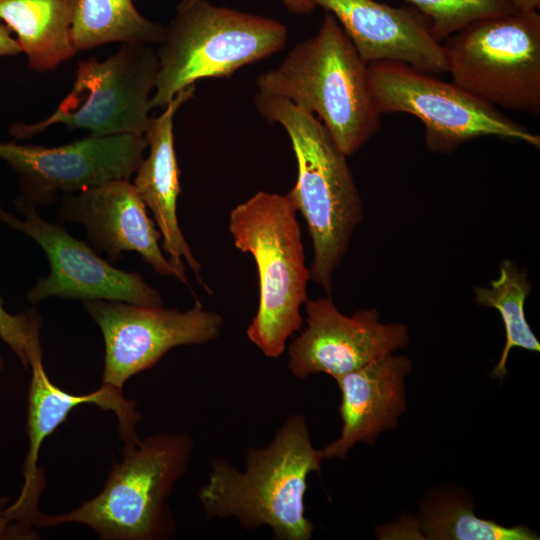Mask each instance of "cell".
Returning a JSON list of instances; mask_svg holds the SVG:
<instances>
[{"instance_id":"6da1fadb","label":"cell","mask_w":540,"mask_h":540,"mask_svg":"<svg viewBox=\"0 0 540 540\" xmlns=\"http://www.w3.org/2000/svg\"><path fill=\"white\" fill-rule=\"evenodd\" d=\"M323 460L305 418L293 414L267 445L248 449L244 470L215 458L198 498L209 520L234 519L246 530L268 527L277 540H310L314 526L305 515L307 479L320 473Z\"/></svg>"},{"instance_id":"7a4b0ae2","label":"cell","mask_w":540,"mask_h":540,"mask_svg":"<svg viewBox=\"0 0 540 540\" xmlns=\"http://www.w3.org/2000/svg\"><path fill=\"white\" fill-rule=\"evenodd\" d=\"M259 113L287 132L297 160V179L288 192L303 215L313 245L310 280L328 295L332 276L363 218L362 200L346 161L322 122L290 101L257 93Z\"/></svg>"},{"instance_id":"3957f363","label":"cell","mask_w":540,"mask_h":540,"mask_svg":"<svg viewBox=\"0 0 540 540\" xmlns=\"http://www.w3.org/2000/svg\"><path fill=\"white\" fill-rule=\"evenodd\" d=\"M367 65L326 12L318 33L294 46L278 67L261 74L256 86L258 93L284 98L317 115L339 149L351 156L380 127Z\"/></svg>"},{"instance_id":"277c9868","label":"cell","mask_w":540,"mask_h":540,"mask_svg":"<svg viewBox=\"0 0 540 540\" xmlns=\"http://www.w3.org/2000/svg\"><path fill=\"white\" fill-rule=\"evenodd\" d=\"M193 440L186 432H159L124 443L102 490L75 509L38 512L36 528L66 523L89 527L102 540H165L176 530L168 499L186 473Z\"/></svg>"},{"instance_id":"5b68a950","label":"cell","mask_w":540,"mask_h":540,"mask_svg":"<svg viewBox=\"0 0 540 540\" xmlns=\"http://www.w3.org/2000/svg\"><path fill=\"white\" fill-rule=\"evenodd\" d=\"M235 247L256 264L259 301L246 329L249 341L268 358L280 357L302 326L310 271L305 263L297 209L287 194L259 191L229 215Z\"/></svg>"},{"instance_id":"8992f818","label":"cell","mask_w":540,"mask_h":540,"mask_svg":"<svg viewBox=\"0 0 540 540\" xmlns=\"http://www.w3.org/2000/svg\"><path fill=\"white\" fill-rule=\"evenodd\" d=\"M287 39L286 26L277 20L208 0H181L158 44L152 108H164L200 79L230 77L281 51Z\"/></svg>"},{"instance_id":"52a82bcc","label":"cell","mask_w":540,"mask_h":540,"mask_svg":"<svg viewBox=\"0 0 540 540\" xmlns=\"http://www.w3.org/2000/svg\"><path fill=\"white\" fill-rule=\"evenodd\" d=\"M442 45L455 84L493 106L540 115L538 11L477 20Z\"/></svg>"},{"instance_id":"ba28073f","label":"cell","mask_w":540,"mask_h":540,"mask_svg":"<svg viewBox=\"0 0 540 540\" xmlns=\"http://www.w3.org/2000/svg\"><path fill=\"white\" fill-rule=\"evenodd\" d=\"M157 71L153 45L122 43L104 60L92 57L78 62L72 88L55 111L37 123H13L9 133L14 140H22L62 124L97 137L144 136Z\"/></svg>"},{"instance_id":"9c48e42d","label":"cell","mask_w":540,"mask_h":540,"mask_svg":"<svg viewBox=\"0 0 540 540\" xmlns=\"http://www.w3.org/2000/svg\"><path fill=\"white\" fill-rule=\"evenodd\" d=\"M367 79L378 112H402L419 118L425 125V143L433 152L450 153L483 136L540 147L539 135L454 82L390 60L369 63Z\"/></svg>"},{"instance_id":"30bf717a","label":"cell","mask_w":540,"mask_h":540,"mask_svg":"<svg viewBox=\"0 0 540 540\" xmlns=\"http://www.w3.org/2000/svg\"><path fill=\"white\" fill-rule=\"evenodd\" d=\"M147 148L144 136H91L58 147L0 143V160L16 174L15 201L48 207L73 194L118 179L130 180Z\"/></svg>"},{"instance_id":"8fae6325","label":"cell","mask_w":540,"mask_h":540,"mask_svg":"<svg viewBox=\"0 0 540 540\" xmlns=\"http://www.w3.org/2000/svg\"><path fill=\"white\" fill-rule=\"evenodd\" d=\"M83 307L104 339L101 383L119 389L172 348L213 341L223 327L222 316L199 302L185 311L108 300L85 301Z\"/></svg>"},{"instance_id":"7c38bea8","label":"cell","mask_w":540,"mask_h":540,"mask_svg":"<svg viewBox=\"0 0 540 540\" xmlns=\"http://www.w3.org/2000/svg\"><path fill=\"white\" fill-rule=\"evenodd\" d=\"M23 218L0 205V221L34 240L45 252L50 272L27 292L26 300L36 305L51 297L119 301L140 306L161 307L162 298L137 272L114 267L86 242L71 236L58 223L43 219L37 209L15 201Z\"/></svg>"},{"instance_id":"4fadbf2b","label":"cell","mask_w":540,"mask_h":540,"mask_svg":"<svg viewBox=\"0 0 540 540\" xmlns=\"http://www.w3.org/2000/svg\"><path fill=\"white\" fill-rule=\"evenodd\" d=\"M306 327L288 346V369L298 379L324 373L334 379L392 354L409 342L401 323H381L376 309L347 316L330 295L305 302Z\"/></svg>"},{"instance_id":"5bb4252c","label":"cell","mask_w":540,"mask_h":540,"mask_svg":"<svg viewBox=\"0 0 540 540\" xmlns=\"http://www.w3.org/2000/svg\"><path fill=\"white\" fill-rule=\"evenodd\" d=\"M59 218L82 224L95 251L117 262L124 252H136L162 276L184 285L188 279L165 257L161 233L147 214V207L130 180L118 179L59 199Z\"/></svg>"},{"instance_id":"9a60e30c","label":"cell","mask_w":540,"mask_h":540,"mask_svg":"<svg viewBox=\"0 0 540 540\" xmlns=\"http://www.w3.org/2000/svg\"><path fill=\"white\" fill-rule=\"evenodd\" d=\"M332 14L367 63L398 61L430 74L447 72L442 43L418 11L374 0H314Z\"/></svg>"},{"instance_id":"2e32d148","label":"cell","mask_w":540,"mask_h":540,"mask_svg":"<svg viewBox=\"0 0 540 540\" xmlns=\"http://www.w3.org/2000/svg\"><path fill=\"white\" fill-rule=\"evenodd\" d=\"M41 343L29 354L31 378L27 395L28 452L23 463L24 483L19 495L41 493L45 486L43 470L38 467L40 448L45 439L61 425L69 413L78 406L95 404L113 412L118 420V431L124 443H136L137 424L141 415L136 404L123 395V389L101 383L87 394H72L56 386L49 379L44 365Z\"/></svg>"},{"instance_id":"e0dca14e","label":"cell","mask_w":540,"mask_h":540,"mask_svg":"<svg viewBox=\"0 0 540 540\" xmlns=\"http://www.w3.org/2000/svg\"><path fill=\"white\" fill-rule=\"evenodd\" d=\"M195 85L180 92L157 117H151L144 137L149 148L135 172L133 185L154 217L161 233L162 249L170 263L187 278L183 260L197 281L207 290L201 278V265L193 255L177 218V199L181 192L180 170L174 147V117L179 108L194 95Z\"/></svg>"},{"instance_id":"ac0fdd59","label":"cell","mask_w":540,"mask_h":540,"mask_svg":"<svg viewBox=\"0 0 540 540\" xmlns=\"http://www.w3.org/2000/svg\"><path fill=\"white\" fill-rule=\"evenodd\" d=\"M411 370L405 356L389 354L335 378L341 392L340 436L323 448L324 459H344L359 442L371 443L396 426L406 409L405 378Z\"/></svg>"},{"instance_id":"d6986e66","label":"cell","mask_w":540,"mask_h":540,"mask_svg":"<svg viewBox=\"0 0 540 540\" xmlns=\"http://www.w3.org/2000/svg\"><path fill=\"white\" fill-rule=\"evenodd\" d=\"M76 2L0 0V21L16 35L32 70H54L77 53L72 42Z\"/></svg>"},{"instance_id":"ffe728a7","label":"cell","mask_w":540,"mask_h":540,"mask_svg":"<svg viewBox=\"0 0 540 540\" xmlns=\"http://www.w3.org/2000/svg\"><path fill=\"white\" fill-rule=\"evenodd\" d=\"M165 26L150 21L135 8L133 0H77L72 25L76 52L104 44L158 45Z\"/></svg>"},{"instance_id":"44dd1931","label":"cell","mask_w":540,"mask_h":540,"mask_svg":"<svg viewBox=\"0 0 540 540\" xmlns=\"http://www.w3.org/2000/svg\"><path fill=\"white\" fill-rule=\"evenodd\" d=\"M499 270L498 278L492 280L489 287H476L474 294L479 305L496 309L504 324L505 345L491 373L492 377L502 379L507 373L506 363L512 348L539 352L540 343L524 312V304L531 289L526 271L520 270L508 259L501 262Z\"/></svg>"},{"instance_id":"7402d4cb","label":"cell","mask_w":540,"mask_h":540,"mask_svg":"<svg viewBox=\"0 0 540 540\" xmlns=\"http://www.w3.org/2000/svg\"><path fill=\"white\" fill-rule=\"evenodd\" d=\"M421 529L428 539L440 540H535L539 537L526 526L505 527L477 517L471 504L443 498L427 505Z\"/></svg>"},{"instance_id":"603a6c76","label":"cell","mask_w":540,"mask_h":540,"mask_svg":"<svg viewBox=\"0 0 540 540\" xmlns=\"http://www.w3.org/2000/svg\"><path fill=\"white\" fill-rule=\"evenodd\" d=\"M429 22L433 37L440 43L477 20L516 11L511 0H407Z\"/></svg>"},{"instance_id":"cb8c5ba5","label":"cell","mask_w":540,"mask_h":540,"mask_svg":"<svg viewBox=\"0 0 540 540\" xmlns=\"http://www.w3.org/2000/svg\"><path fill=\"white\" fill-rule=\"evenodd\" d=\"M41 317L35 309L11 314L0 296V339L13 351L25 369L29 354L40 343Z\"/></svg>"},{"instance_id":"d4e9b609","label":"cell","mask_w":540,"mask_h":540,"mask_svg":"<svg viewBox=\"0 0 540 540\" xmlns=\"http://www.w3.org/2000/svg\"><path fill=\"white\" fill-rule=\"evenodd\" d=\"M10 504L9 497H0V540L2 539H16V540H29L35 539L37 536L36 530H30L22 525L18 524L8 512V506Z\"/></svg>"},{"instance_id":"484cf974","label":"cell","mask_w":540,"mask_h":540,"mask_svg":"<svg viewBox=\"0 0 540 540\" xmlns=\"http://www.w3.org/2000/svg\"><path fill=\"white\" fill-rule=\"evenodd\" d=\"M22 53L16 38L12 36L10 29L0 21V57L16 56Z\"/></svg>"},{"instance_id":"4316f807","label":"cell","mask_w":540,"mask_h":540,"mask_svg":"<svg viewBox=\"0 0 540 540\" xmlns=\"http://www.w3.org/2000/svg\"><path fill=\"white\" fill-rule=\"evenodd\" d=\"M289 12L294 14H309L315 8L314 0H281Z\"/></svg>"},{"instance_id":"83f0119b","label":"cell","mask_w":540,"mask_h":540,"mask_svg":"<svg viewBox=\"0 0 540 540\" xmlns=\"http://www.w3.org/2000/svg\"><path fill=\"white\" fill-rule=\"evenodd\" d=\"M516 11L518 12H530L538 11L540 7V0H511Z\"/></svg>"},{"instance_id":"f1b7e54d","label":"cell","mask_w":540,"mask_h":540,"mask_svg":"<svg viewBox=\"0 0 540 540\" xmlns=\"http://www.w3.org/2000/svg\"><path fill=\"white\" fill-rule=\"evenodd\" d=\"M4 367H5L4 359H3V357L0 355V371L3 370Z\"/></svg>"}]
</instances>
